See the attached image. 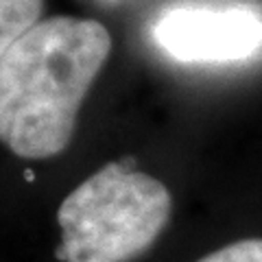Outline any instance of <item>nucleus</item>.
<instances>
[{
  "mask_svg": "<svg viewBox=\"0 0 262 262\" xmlns=\"http://www.w3.org/2000/svg\"><path fill=\"white\" fill-rule=\"evenodd\" d=\"M110 53L96 20L55 15L29 29L0 61V142L27 160L66 151Z\"/></svg>",
  "mask_w": 262,
  "mask_h": 262,
  "instance_id": "obj_1",
  "label": "nucleus"
},
{
  "mask_svg": "<svg viewBox=\"0 0 262 262\" xmlns=\"http://www.w3.org/2000/svg\"><path fill=\"white\" fill-rule=\"evenodd\" d=\"M129 166L105 164L61 201V262H131L158 241L170 219V192Z\"/></svg>",
  "mask_w": 262,
  "mask_h": 262,
  "instance_id": "obj_2",
  "label": "nucleus"
},
{
  "mask_svg": "<svg viewBox=\"0 0 262 262\" xmlns=\"http://www.w3.org/2000/svg\"><path fill=\"white\" fill-rule=\"evenodd\" d=\"M151 33L177 61H238L262 46V18L249 7H177L164 11Z\"/></svg>",
  "mask_w": 262,
  "mask_h": 262,
  "instance_id": "obj_3",
  "label": "nucleus"
},
{
  "mask_svg": "<svg viewBox=\"0 0 262 262\" xmlns=\"http://www.w3.org/2000/svg\"><path fill=\"white\" fill-rule=\"evenodd\" d=\"M42 9L44 0H0V61L24 33L35 27Z\"/></svg>",
  "mask_w": 262,
  "mask_h": 262,
  "instance_id": "obj_4",
  "label": "nucleus"
},
{
  "mask_svg": "<svg viewBox=\"0 0 262 262\" xmlns=\"http://www.w3.org/2000/svg\"><path fill=\"white\" fill-rule=\"evenodd\" d=\"M196 262H262V238H247L225 245Z\"/></svg>",
  "mask_w": 262,
  "mask_h": 262,
  "instance_id": "obj_5",
  "label": "nucleus"
},
{
  "mask_svg": "<svg viewBox=\"0 0 262 262\" xmlns=\"http://www.w3.org/2000/svg\"><path fill=\"white\" fill-rule=\"evenodd\" d=\"M24 177H27V179H35V175H33V170H27V173H24Z\"/></svg>",
  "mask_w": 262,
  "mask_h": 262,
  "instance_id": "obj_6",
  "label": "nucleus"
}]
</instances>
